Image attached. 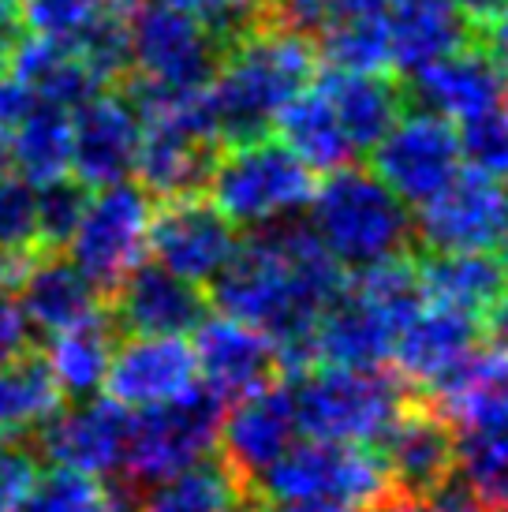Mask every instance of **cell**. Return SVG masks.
<instances>
[{
    "instance_id": "48",
    "label": "cell",
    "mask_w": 508,
    "mask_h": 512,
    "mask_svg": "<svg viewBox=\"0 0 508 512\" xmlns=\"http://www.w3.org/2000/svg\"><path fill=\"white\" fill-rule=\"evenodd\" d=\"M12 172V124L0 120V176Z\"/></svg>"
},
{
    "instance_id": "19",
    "label": "cell",
    "mask_w": 508,
    "mask_h": 512,
    "mask_svg": "<svg viewBox=\"0 0 508 512\" xmlns=\"http://www.w3.org/2000/svg\"><path fill=\"white\" fill-rule=\"evenodd\" d=\"M195 363L198 382L213 397L228 400L251 393L258 385L273 382L281 374L277 344L251 322H240L232 314H206L195 326Z\"/></svg>"
},
{
    "instance_id": "46",
    "label": "cell",
    "mask_w": 508,
    "mask_h": 512,
    "mask_svg": "<svg viewBox=\"0 0 508 512\" xmlns=\"http://www.w3.org/2000/svg\"><path fill=\"white\" fill-rule=\"evenodd\" d=\"M486 314H490V337H494V348L508 352V299L501 296Z\"/></svg>"
},
{
    "instance_id": "24",
    "label": "cell",
    "mask_w": 508,
    "mask_h": 512,
    "mask_svg": "<svg viewBox=\"0 0 508 512\" xmlns=\"http://www.w3.org/2000/svg\"><path fill=\"white\" fill-rule=\"evenodd\" d=\"M381 19L389 34V68L404 75L471 42V19L456 0H389Z\"/></svg>"
},
{
    "instance_id": "32",
    "label": "cell",
    "mask_w": 508,
    "mask_h": 512,
    "mask_svg": "<svg viewBox=\"0 0 508 512\" xmlns=\"http://www.w3.org/2000/svg\"><path fill=\"white\" fill-rule=\"evenodd\" d=\"M60 397L42 352H19L0 363V441H27L57 412Z\"/></svg>"
},
{
    "instance_id": "2",
    "label": "cell",
    "mask_w": 508,
    "mask_h": 512,
    "mask_svg": "<svg viewBox=\"0 0 508 512\" xmlns=\"http://www.w3.org/2000/svg\"><path fill=\"white\" fill-rule=\"evenodd\" d=\"M314 60L311 38L269 15L225 42L206 86L217 139L243 143L266 135L284 105L314 83Z\"/></svg>"
},
{
    "instance_id": "4",
    "label": "cell",
    "mask_w": 508,
    "mask_h": 512,
    "mask_svg": "<svg viewBox=\"0 0 508 512\" xmlns=\"http://www.w3.org/2000/svg\"><path fill=\"white\" fill-rule=\"evenodd\" d=\"M430 408L449 423L456 471L482 501L508 498V352L475 348L430 393Z\"/></svg>"
},
{
    "instance_id": "20",
    "label": "cell",
    "mask_w": 508,
    "mask_h": 512,
    "mask_svg": "<svg viewBox=\"0 0 508 512\" xmlns=\"http://www.w3.org/2000/svg\"><path fill=\"white\" fill-rule=\"evenodd\" d=\"M105 299L120 333L187 337L210 314V296L202 288L157 262H139Z\"/></svg>"
},
{
    "instance_id": "36",
    "label": "cell",
    "mask_w": 508,
    "mask_h": 512,
    "mask_svg": "<svg viewBox=\"0 0 508 512\" xmlns=\"http://www.w3.org/2000/svg\"><path fill=\"white\" fill-rule=\"evenodd\" d=\"M105 0H19V27L53 42H79L98 23Z\"/></svg>"
},
{
    "instance_id": "33",
    "label": "cell",
    "mask_w": 508,
    "mask_h": 512,
    "mask_svg": "<svg viewBox=\"0 0 508 512\" xmlns=\"http://www.w3.org/2000/svg\"><path fill=\"white\" fill-rule=\"evenodd\" d=\"M12 172L42 187L71 172V113L34 101L12 128Z\"/></svg>"
},
{
    "instance_id": "45",
    "label": "cell",
    "mask_w": 508,
    "mask_h": 512,
    "mask_svg": "<svg viewBox=\"0 0 508 512\" xmlns=\"http://www.w3.org/2000/svg\"><path fill=\"white\" fill-rule=\"evenodd\" d=\"M269 512H367L348 501H329V498H292V501H273Z\"/></svg>"
},
{
    "instance_id": "3",
    "label": "cell",
    "mask_w": 508,
    "mask_h": 512,
    "mask_svg": "<svg viewBox=\"0 0 508 512\" xmlns=\"http://www.w3.org/2000/svg\"><path fill=\"white\" fill-rule=\"evenodd\" d=\"M423 303L419 266L408 255L352 270V281H340L314 326V363L385 367L396 337Z\"/></svg>"
},
{
    "instance_id": "30",
    "label": "cell",
    "mask_w": 508,
    "mask_h": 512,
    "mask_svg": "<svg viewBox=\"0 0 508 512\" xmlns=\"http://www.w3.org/2000/svg\"><path fill=\"white\" fill-rule=\"evenodd\" d=\"M273 124L281 128V143L314 172L344 169L359 157L348 131L340 128L333 105L325 101L318 86H303L296 98L277 113Z\"/></svg>"
},
{
    "instance_id": "42",
    "label": "cell",
    "mask_w": 508,
    "mask_h": 512,
    "mask_svg": "<svg viewBox=\"0 0 508 512\" xmlns=\"http://www.w3.org/2000/svg\"><path fill=\"white\" fill-rule=\"evenodd\" d=\"M42 471L23 441H0V512H15Z\"/></svg>"
},
{
    "instance_id": "40",
    "label": "cell",
    "mask_w": 508,
    "mask_h": 512,
    "mask_svg": "<svg viewBox=\"0 0 508 512\" xmlns=\"http://www.w3.org/2000/svg\"><path fill=\"white\" fill-rule=\"evenodd\" d=\"M378 512H497L467 483H441L434 490H389Z\"/></svg>"
},
{
    "instance_id": "21",
    "label": "cell",
    "mask_w": 508,
    "mask_h": 512,
    "mask_svg": "<svg viewBox=\"0 0 508 512\" xmlns=\"http://www.w3.org/2000/svg\"><path fill=\"white\" fill-rule=\"evenodd\" d=\"M411 94L430 113L467 124L508 101V72L486 49H452L445 57L411 72Z\"/></svg>"
},
{
    "instance_id": "9",
    "label": "cell",
    "mask_w": 508,
    "mask_h": 512,
    "mask_svg": "<svg viewBox=\"0 0 508 512\" xmlns=\"http://www.w3.org/2000/svg\"><path fill=\"white\" fill-rule=\"evenodd\" d=\"M225 42L198 15L139 0L127 8V79L161 90H206Z\"/></svg>"
},
{
    "instance_id": "8",
    "label": "cell",
    "mask_w": 508,
    "mask_h": 512,
    "mask_svg": "<svg viewBox=\"0 0 508 512\" xmlns=\"http://www.w3.org/2000/svg\"><path fill=\"white\" fill-rule=\"evenodd\" d=\"M251 486L266 501L329 498L370 509L393 490V479L374 445L296 438Z\"/></svg>"
},
{
    "instance_id": "16",
    "label": "cell",
    "mask_w": 508,
    "mask_h": 512,
    "mask_svg": "<svg viewBox=\"0 0 508 512\" xmlns=\"http://www.w3.org/2000/svg\"><path fill=\"white\" fill-rule=\"evenodd\" d=\"M127 427H131V408L116 404L113 397H83L68 408L60 404L34 438L38 453L53 468L105 479L124 464Z\"/></svg>"
},
{
    "instance_id": "27",
    "label": "cell",
    "mask_w": 508,
    "mask_h": 512,
    "mask_svg": "<svg viewBox=\"0 0 508 512\" xmlns=\"http://www.w3.org/2000/svg\"><path fill=\"white\" fill-rule=\"evenodd\" d=\"M116 341H120V329H116L113 314L94 311L90 318L75 322L68 329H57L49 333V344H45V367L57 382L60 397L64 400H83L94 397L105 382V370H109V359L116 352Z\"/></svg>"
},
{
    "instance_id": "41",
    "label": "cell",
    "mask_w": 508,
    "mask_h": 512,
    "mask_svg": "<svg viewBox=\"0 0 508 512\" xmlns=\"http://www.w3.org/2000/svg\"><path fill=\"white\" fill-rule=\"evenodd\" d=\"M165 4L198 15L221 42H232L236 34H243L266 15V0H165Z\"/></svg>"
},
{
    "instance_id": "11",
    "label": "cell",
    "mask_w": 508,
    "mask_h": 512,
    "mask_svg": "<svg viewBox=\"0 0 508 512\" xmlns=\"http://www.w3.org/2000/svg\"><path fill=\"white\" fill-rule=\"evenodd\" d=\"M150 217H154V199L135 180H116L90 191L68 251L71 262L98 285L101 296H109L127 273L146 262Z\"/></svg>"
},
{
    "instance_id": "12",
    "label": "cell",
    "mask_w": 508,
    "mask_h": 512,
    "mask_svg": "<svg viewBox=\"0 0 508 512\" xmlns=\"http://www.w3.org/2000/svg\"><path fill=\"white\" fill-rule=\"evenodd\" d=\"M374 176L404 206H423L464 169V146L452 120L430 109H400L389 131L370 146Z\"/></svg>"
},
{
    "instance_id": "34",
    "label": "cell",
    "mask_w": 508,
    "mask_h": 512,
    "mask_svg": "<svg viewBox=\"0 0 508 512\" xmlns=\"http://www.w3.org/2000/svg\"><path fill=\"white\" fill-rule=\"evenodd\" d=\"M15 512H135V505L131 490H120L98 475L53 468L34 479Z\"/></svg>"
},
{
    "instance_id": "37",
    "label": "cell",
    "mask_w": 508,
    "mask_h": 512,
    "mask_svg": "<svg viewBox=\"0 0 508 512\" xmlns=\"http://www.w3.org/2000/svg\"><path fill=\"white\" fill-rule=\"evenodd\" d=\"M0 251L8 255H42L38 240V187L23 176H0Z\"/></svg>"
},
{
    "instance_id": "31",
    "label": "cell",
    "mask_w": 508,
    "mask_h": 512,
    "mask_svg": "<svg viewBox=\"0 0 508 512\" xmlns=\"http://www.w3.org/2000/svg\"><path fill=\"white\" fill-rule=\"evenodd\" d=\"M419 285L426 303L482 318L505 292V273L490 251H445L419 266Z\"/></svg>"
},
{
    "instance_id": "47",
    "label": "cell",
    "mask_w": 508,
    "mask_h": 512,
    "mask_svg": "<svg viewBox=\"0 0 508 512\" xmlns=\"http://www.w3.org/2000/svg\"><path fill=\"white\" fill-rule=\"evenodd\" d=\"M501 4H508V0H456V8L471 19V27H482V23H486Z\"/></svg>"
},
{
    "instance_id": "28",
    "label": "cell",
    "mask_w": 508,
    "mask_h": 512,
    "mask_svg": "<svg viewBox=\"0 0 508 512\" xmlns=\"http://www.w3.org/2000/svg\"><path fill=\"white\" fill-rule=\"evenodd\" d=\"M254 486L217 456L146 486L135 512H251Z\"/></svg>"
},
{
    "instance_id": "29",
    "label": "cell",
    "mask_w": 508,
    "mask_h": 512,
    "mask_svg": "<svg viewBox=\"0 0 508 512\" xmlns=\"http://www.w3.org/2000/svg\"><path fill=\"white\" fill-rule=\"evenodd\" d=\"M318 90L325 101L333 105L340 128L348 131L355 154H370V146L378 143L389 131L400 109H404V94L400 86L385 79V72H344V68H329L318 75Z\"/></svg>"
},
{
    "instance_id": "35",
    "label": "cell",
    "mask_w": 508,
    "mask_h": 512,
    "mask_svg": "<svg viewBox=\"0 0 508 512\" xmlns=\"http://www.w3.org/2000/svg\"><path fill=\"white\" fill-rule=\"evenodd\" d=\"M322 38V57L329 68L344 72H385L389 68V34L381 12L355 15L337 27L318 34Z\"/></svg>"
},
{
    "instance_id": "15",
    "label": "cell",
    "mask_w": 508,
    "mask_h": 512,
    "mask_svg": "<svg viewBox=\"0 0 508 512\" xmlns=\"http://www.w3.org/2000/svg\"><path fill=\"white\" fill-rule=\"evenodd\" d=\"M142 143V116L120 86H105L71 109V176L94 187L131 180Z\"/></svg>"
},
{
    "instance_id": "50",
    "label": "cell",
    "mask_w": 508,
    "mask_h": 512,
    "mask_svg": "<svg viewBox=\"0 0 508 512\" xmlns=\"http://www.w3.org/2000/svg\"><path fill=\"white\" fill-rule=\"evenodd\" d=\"M497 247H501V258H497V266H501V273H505V285H508V225H505V232H501Z\"/></svg>"
},
{
    "instance_id": "38",
    "label": "cell",
    "mask_w": 508,
    "mask_h": 512,
    "mask_svg": "<svg viewBox=\"0 0 508 512\" xmlns=\"http://www.w3.org/2000/svg\"><path fill=\"white\" fill-rule=\"evenodd\" d=\"M86 199H90V187L79 184L71 172L38 187V240H42V251H64L68 247L71 232H75L86 210Z\"/></svg>"
},
{
    "instance_id": "49",
    "label": "cell",
    "mask_w": 508,
    "mask_h": 512,
    "mask_svg": "<svg viewBox=\"0 0 508 512\" xmlns=\"http://www.w3.org/2000/svg\"><path fill=\"white\" fill-rule=\"evenodd\" d=\"M0 27H19V0H0Z\"/></svg>"
},
{
    "instance_id": "13",
    "label": "cell",
    "mask_w": 508,
    "mask_h": 512,
    "mask_svg": "<svg viewBox=\"0 0 508 512\" xmlns=\"http://www.w3.org/2000/svg\"><path fill=\"white\" fill-rule=\"evenodd\" d=\"M411 236L430 255L445 251H494L508 225V187L482 169H464L434 199L415 206Z\"/></svg>"
},
{
    "instance_id": "23",
    "label": "cell",
    "mask_w": 508,
    "mask_h": 512,
    "mask_svg": "<svg viewBox=\"0 0 508 512\" xmlns=\"http://www.w3.org/2000/svg\"><path fill=\"white\" fill-rule=\"evenodd\" d=\"M12 292L27 329H38L45 337L57 333V329L75 326V322H83V318L105 307L101 303L105 296L98 292V285L64 251H42Z\"/></svg>"
},
{
    "instance_id": "14",
    "label": "cell",
    "mask_w": 508,
    "mask_h": 512,
    "mask_svg": "<svg viewBox=\"0 0 508 512\" xmlns=\"http://www.w3.org/2000/svg\"><path fill=\"white\" fill-rule=\"evenodd\" d=\"M240 236L210 199L180 195L165 199L150 217V255L157 266L172 270L191 285L206 288L236 255Z\"/></svg>"
},
{
    "instance_id": "26",
    "label": "cell",
    "mask_w": 508,
    "mask_h": 512,
    "mask_svg": "<svg viewBox=\"0 0 508 512\" xmlns=\"http://www.w3.org/2000/svg\"><path fill=\"white\" fill-rule=\"evenodd\" d=\"M8 75L27 86V94L42 105H57V109H75L83 105L90 94L105 90L94 68L83 60V53L68 42H53V38H38V34H23L15 38L12 57H8Z\"/></svg>"
},
{
    "instance_id": "51",
    "label": "cell",
    "mask_w": 508,
    "mask_h": 512,
    "mask_svg": "<svg viewBox=\"0 0 508 512\" xmlns=\"http://www.w3.org/2000/svg\"><path fill=\"white\" fill-rule=\"evenodd\" d=\"M105 4L116 8V12H127V8H131V4H139V0H105Z\"/></svg>"
},
{
    "instance_id": "5",
    "label": "cell",
    "mask_w": 508,
    "mask_h": 512,
    "mask_svg": "<svg viewBox=\"0 0 508 512\" xmlns=\"http://www.w3.org/2000/svg\"><path fill=\"white\" fill-rule=\"evenodd\" d=\"M311 232L340 270H367L408 251L411 214L374 172L344 165L314 187Z\"/></svg>"
},
{
    "instance_id": "7",
    "label": "cell",
    "mask_w": 508,
    "mask_h": 512,
    "mask_svg": "<svg viewBox=\"0 0 508 512\" xmlns=\"http://www.w3.org/2000/svg\"><path fill=\"white\" fill-rule=\"evenodd\" d=\"M210 202L236 228H269L307 210L314 195V169H307L281 139H243L213 157Z\"/></svg>"
},
{
    "instance_id": "44",
    "label": "cell",
    "mask_w": 508,
    "mask_h": 512,
    "mask_svg": "<svg viewBox=\"0 0 508 512\" xmlns=\"http://www.w3.org/2000/svg\"><path fill=\"white\" fill-rule=\"evenodd\" d=\"M482 27H486V53L508 72V4H501Z\"/></svg>"
},
{
    "instance_id": "6",
    "label": "cell",
    "mask_w": 508,
    "mask_h": 512,
    "mask_svg": "<svg viewBox=\"0 0 508 512\" xmlns=\"http://www.w3.org/2000/svg\"><path fill=\"white\" fill-rule=\"evenodd\" d=\"M299 434L303 438L381 445L411 404L408 382L385 367L311 363L292 374Z\"/></svg>"
},
{
    "instance_id": "17",
    "label": "cell",
    "mask_w": 508,
    "mask_h": 512,
    "mask_svg": "<svg viewBox=\"0 0 508 512\" xmlns=\"http://www.w3.org/2000/svg\"><path fill=\"white\" fill-rule=\"evenodd\" d=\"M195 348L187 337H161V333H127L116 341V352L105 370V397L124 404L131 412L165 404L198 389Z\"/></svg>"
},
{
    "instance_id": "25",
    "label": "cell",
    "mask_w": 508,
    "mask_h": 512,
    "mask_svg": "<svg viewBox=\"0 0 508 512\" xmlns=\"http://www.w3.org/2000/svg\"><path fill=\"white\" fill-rule=\"evenodd\" d=\"M381 445H385L381 460L389 468L393 490H434L456 475L449 423L434 408H423L415 400L381 438Z\"/></svg>"
},
{
    "instance_id": "39",
    "label": "cell",
    "mask_w": 508,
    "mask_h": 512,
    "mask_svg": "<svg viewBox=\"0 0 508 512\" xmlns=\"http://www.w3.org/2000/svg\"><path fill=\"white\" fill-rule=\"evenodd\" d=\"M389 0H269L266 15L277 19L284 27L299 30L307 38H318L322 30L337 27L344 19H355V15H370L381 12Z\"/></svg>"
},
{
    "instance_id": "22",
    "label": "cell",
    "mask_w": 508,
    "mask_h": 512,
    "mask_svg": "<svg viewBox=\"0 0 508 512\" xmlns=\"http://www.w3.org/2000/svg\"><path fill=\"white\" fill-rule=\"evenodd\" d=\"M475 348H482L479 314L452 311L441 303H423L411 314L404 333L396 337L389 363H396V374L408 385L434 393Z\"/></svg>"
},
{
    "instance_id": "10",
    "label": "cell",
    "mask_w": 508,
    "mask_h": 512,
    "mask_svg": "<svg viewBox=\"0 0 508 512\" xmlns=\"http://www.w3.org/2000/svg\"><path fill=\"white\" fill-rule=\"evenodd\" d=\"M221 412L225 400L213 397L206 385L165 404L131 412L124 464H120L127 486H150L210 456L217 449Z\"/></svg>"
},
{
    "instance_id": "1",
    "label": "cell",
    "mask_w": 508,
    "mask_h": 512,
    "mask_svg": "<svg viewBox=\"0 0 508 512\" xmlns=\"http://www.w3.org/2000/svg\"><path fill=\"white\" fill-rule=\"evenodd\" d=\"M340 281L344 270L311 225L281 221L240 240L228 266L210 281V303L262 329L277 344L281 374L292 378L314 363V326Z\"/></svg>"
},
{
    "instance_id": "18",
    "label": "cell",
    "mask_w": 508,
    "mask_h": 512,
    "mask_svg": "<svg viewBox=\"0 0 508 512\" xmlns=\"http://www.w3.org/2000/svg\"><path fill=\"white\" fill-rule=\"evenodd\" d=\"M296 438L299 415L292 385L266 382L225 404L217 449L228 468H236L247 483H254Z\"/></svg>"
},
{
    "instance_id": "43",
    "label": "cell",
    "mask_w": 508,
    "mask_h": 512,
    "mask_svg": "<svg viewBox=\"0 0 508 512\" xmlns=\"http://www.w3.org/2000/svg\"><path fill=\"white\" fill-rule=\"evenodd\" d=\"M30 348V329L19 314V303L8 288H0V363Z\"/></svg>"
},
{
    "instance_id": "52",
    "label": "cell",
    "mask_w": 508,
    "mask_h": 512,
    "mask_svg": "<svg viewBox=\"0 0 508 512\" xmlns=\"http://www.w3.org/2000/svg\"><path fill=\"white\" fill-rule=\"evenodd\" d=\"M494 509H497V512H508V498H505V501H497Z\"/></svg>"
}]
</instances>
